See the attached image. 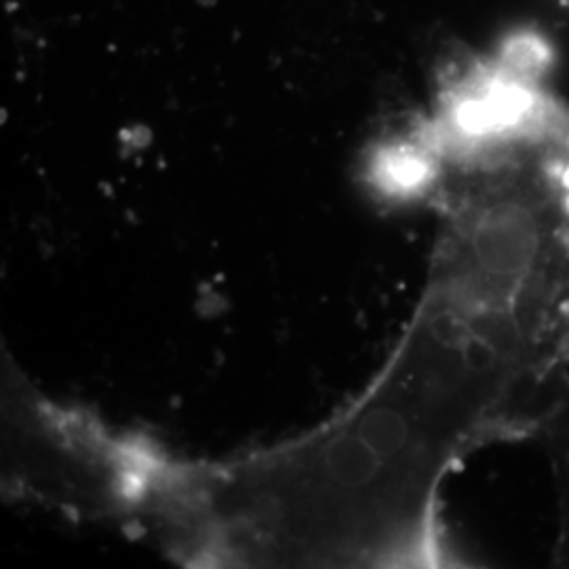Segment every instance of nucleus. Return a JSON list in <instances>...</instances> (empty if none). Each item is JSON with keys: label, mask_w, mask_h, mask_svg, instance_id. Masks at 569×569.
<instances>
[{"label": "nucleus", "mask_w": 569, "mask_h": 569, "mask_svg": "<svg viewBox=\"0 0 569 569\" xmlns=\"http://www.w3.org/2000/svg\"><path fill=\"white\" fill-rule=\"evenodd\" d=\"M538 244L536 226L519 209L500 211L488 220L477 237V256L489 272L517 277L528 268Z\"/></svg>", "instance_id": "obj_1"}, {"label": "nucleus", "mask_w": 569, "mask_h": 569, "mask_svg": "<svg viewBox=\"0 0 569 569\" xmlns=\"http://www.w3.org/2000/svg\"><path fill=\"white\" fill-rule=\"evenodd\" d=\"M367 439L380 449H395L403 441V425L392 413H378L367 425Z\"/></svg>", "instance_id": "obj_4"}, {"label": "nucleus", "mask_w": 569, "mask_h": 569, "mask_svg": "<svg viewBox=\"0 0 569 569\" xmlns=\"http://www.w3.org/2000/svg\"><path fill=\"white\" fill-rule=\"evenodd\" d=\"M550 61L547 42L533 34H517L502 51V68L521 79L533 81Z\"/></svg>", "instance_id": "obj_2"}, {"label": "nucleus", "mask_w": 569, "mask_h": 569, "mask_svg": "<svg viewBox=\"0 0 569 569\" xmlns=\"http://www.w3.org/2000/svg\"><path fill=\"white\" fill-rule=\"evenodd\" d=\"M385 173L395 188H413L427 178L428 164L413 152H399L388 159Z\"/></svg>", "instance_id": "obj_3"}]
</instances>
